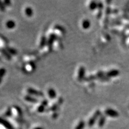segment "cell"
<instances>
[{"mask_svg":"<svg viewBox=\"0 0 129 129\" xmlns=\"http://www.w3.org/2000/svg\"><path fill=\"white\" fill-rule=\"evenodd\" d=\"M90 25V22L86 19V20L83 21V23H82V26L84 29H88L89 28Z\"/></svg>","mask_w":129,"mask_h":129,"instance_id":"12","label":"cell"},{"mask_svg":"<svg viewBox=\"0 0 129 129\" xmlns=\"http://www.w3.org/2000/svg\"><path fill=\"white\" fill-rule=\"evenodd\" d=\"M25 13L28 17H31L33 15V10L30 7H27L25 9Z\"/></svg>","mask_w":129,"mask_h":129,"instance_id":"9","label":"cell"},{"mask_svg":"<svg viewBox=\"0 0 129 129\" xmlns=\"http://www.w3.org/2000/svg\"><path fill=\"white\" fill-rule=\"evenodd\" d=\"M99 115H100V111H96V112L95 113V114L93 116V118H91L89 120V126L93 125L94 123V122H95L96 120V118H97V117H98Z\"/></svg>","mask_w":129,"mask_h":129,"instance_id":"3","label":"cell"},{"mask_svg":"<svg viewBox=\"0 0 129 129\" xmlns=\"http://www.w3.org/2000/svg\"><path fill=\"white\" fill-rule=\"evenodd\" d=\"M5 25H6L7 28L9 29H13L15 28V27L16 26V23L15 21H13V20L8 21Z\"/></svg>","mask_w":129,"mask_h":129,"instance_id":"4","label":"cell"},{"mask_svg":"<svg viewBox=\"0 0 129 129\" xmlns=\"http://www.w3.org/2000/svg\"><path fill=\"white\" fill-rule=\"evenodd\" d=\"M84 126H85V123H84L83 121H81L79 123V124L76 128V129H83L84 128Z\"/></svg>","mask_w":129,"mask_h":129,"instance_id":"14","label":"cell"},{"mask_svg":"<svg viewBox=\"0 0 129 129\" xmlns=\"http://www.w3.org/2000/svg\"><path fill=\"white\" fill-rule=\"evenodd\" d=\"M24 99L25 100L28 102H32V103H36L37 102V99H36L34 98L32 96H31L30 95H26L25 96Z\"/></svg>","mask_w":129,"mask_h":129,"instance_id":"7","label":"cell"},{"mask_svg":"<svg viewBox=\"0 0 129 129\" xmlns=\"http://www.w3.org/2000/svg\"><path fill=\"white\" fill-rule=\"evenodd\" d=\"M105 122V118L104 117H102V118L100 119V120H99V125L100 126H102L103 125V124H104V123Z\"/></svg>","mask_w":129,"mask_h":129,"instance_id":"15","label":"cell"},{"mask_svg":"<svg viewBox=\"0 0 129 129\" xmlns=\"http://www.w3.org/2000/svg\"><path fill=\"white\" fill-rule=\"evenodd\" d=\"M48 96L51 99H54L56 96V93L55 90L53 88H50L48 91Z\"/></svg>","mask_w":129,"mask_h":129,"instance_id":"5","label":"cell"},{"mask_svg":"<svg viewBox=\"0 0 129 129\" xmlns=\"http://www.w3.org/2000/svg\"><path fill=\"white\" fill-rule=\"evenodd\" d=\"M44 109H45V106H44L43 105H40V106L39 107L38 110L39 112H42L44 110Z\"/></svg>","mask_w":129,"mask_h":129,"instance_id":"18","label":"cell"},{"mask_svg":"<svg viewBox=\"0 0 129 129\" xmlns=\"http://www.w3.org/2000/svg\"><path fill=\"white\" fill-rule=\"evenodd\" d=\"M105 114L110 117H116L118 116V113L113 109H108L105 110Z\"/></svg>","mask_w":129,"mask_h":129,"instance_id":"1","label":"cell"},{"mask_svg":"<svg viewBox=\"0 0 129 129\" xmlns=\"http://www.w3.org/2000/svg\"><path fill=\"white\" fill-rule=\"evenodd\" d=\"M0 10L2 11H5V5L3 4L1 2H0Z\"/></svg>","mask_w":129,"mask_h":129,"instance_id":"17","label":"cell"},{"mask_svg":"<svg viewBox=\"0 0 129 129\" xmlns=\"http://www.w3.org/2000/svg\"><path fill=\"white\" fill-rule=\"evenodd\" d=\"M28 93L31 95H36V96H40L43 95V94L40 92V91H38L37 90L34 89V88H29L28 89Z\"/></svg>","mask_w":129,"mask_h":129,"instance_id":"2","label":"cell"},{"mask_svg":"<svg viewBox=\"0 0 129 129\" xmlns=\"http://www.w3.org/2000/svg\"><path fill=\"white\" fill-rule=\"evenodd\" d=\"M8 53H10L11 54H16V50H15L13 48H9L8 49Z\"/></svg>","mask_w":129,"mask_h":129,"instance_id":"19","label":"cell"},{"mask_svg":"<svg viewBox=\"0 0 129 129\" xmlns=\"http://www.w3.org/2000/svg\"><path fill=\"white\" fill-rule=\"evenodd\" d=\"M97 7V4L95 2H92L90 4V8L91 9H95Z\"/></svg>","mask_w":129,"mask_h":129,"instance_id":"16","label":"cell"},{"mask_svg":"<svg viewBox=\"0 0 129 129\" xmlns=\"http://www.w3.org/2000/svg\"><path fill=\"white\" fill-rule=\"evenodd\" d=\"M119 74V72L117 70H111V71H109L108 73H107V75L109 77H115V76L118 75Z\"/></svg>","mask_w":129,"mask_h":129,"instance_id":"8","label":"cell"},{"mask_svg":"<svg viewBox=\"0 0 129 129\" xmlns=\"http://www.w3.org/2000/svg\"><path fill=\"white\" fill-rule=\"evenodd\" d=\"M5 73H6V69L5 68H0V83H1L3 77L5 75Z\"/></svg>","mask_w":129,"mask_h":129,"instance_id":"10","label":"cell"},{"mask_svg":"<svg viewBox=\"0 0 129 129\" xmlns=\"http://www.w3.org/2000/svg\"><path fill=\"white\" fill-rule=\"evenodd\" d=\"M46 43V39L45 38V37H43L42 38V39L40 40V47H43L45 46Z\"/></svg>","mask_w":129,"mask_h":129,"instance_id":"13","label":"cell"},{"mask_svg":"<svg viewBox=\"0 0 129 129\" xmlns=\"http://www.w3.org/2000/svg\"><path fill=\"white\" fill-rule=\"evenodd\" d=\"M85 73V69L83 67H81L80 68L79 71V74H78V79L79 80H81L84 77Z\"/></svg>","mask_w":129,"mask_h":129,"instance_id":"6","label":"cell"},{"mask_svg":"<svg viewBox=\"0 0 129 129\" xmlns=\"http://www.w3.org/2000/svg\"><path fill=\"white\" fill-rule=\"evenodd\" d=\"M0 123H1V124H2L4 126H5L7 128L10 129L11 128V126L10 125V123L9 122H8L7 121L5 120H3V119L0 118Z\"/></svg>","mask_w":129,"mask_h":129,"instance_id":"11","label":"cell"}]
</instances>
